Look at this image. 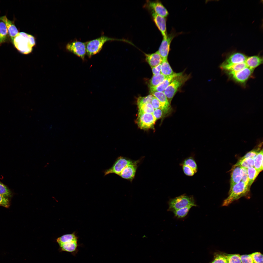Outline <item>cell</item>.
<instances>
[{
  "label": "cell",
  "instance_id": "ab89813d",
  "mask_svg": "<svg viewBox=\"0 0 263 263\" xmlns=\"http://www.w3.org/2000/svg\"><path fill=\"white\" fill-rule=\"evenodd\" d=\"M251 254L254 263H263V255L261 253L257 252Z\"/></svg>",
  "mask_w": 263,
  "mask_h": 263
},
{
  "label": "cell",
  "instance_id": "d6a6232c",
  "mask_svg": "<svg viewBox=\"0 0 263 263\" xmlns=\"http://www.w3.org/2000/svg\"><path fill=\"white\" fill-rule=\"evenodd\" d=\"M223 254L226 259L228 263H241L240 255L239 254Z\"/></svg>",
  "mask_w": 263,
  "mask_h": 263
},
{
  "label": "cell",
  "instance_id": "d4e9b609",
  "mask_svg": "<svg viewBox=\"0 0 263 263\" xmlns=\"http://www.w3.org/2000/svg\"><path fill=\"white\" fill-rule=\"evenodd\" d=\"M78 238L74 233L71 234L64 235L57 238L56 240L58 244L74 241H78Z\"/></svg>",
  "mask_w": 263,
  "mask_h": 263
},
{
  "label": "cell",
  "instance_id": "f35d334b",
  "mask_svg": "<svg viewBox=\"0 0 263 263\" xmlns=\"http://www.w3.org/2000/svg\"><path fill=\"white\" fill-rule=\"evenodd\" d=\"M0 195L9 198L11 196V193L9 189L0 182Z\"/></svg>",
  "mask_w": 263,
  "mask_h": 263
},
{
  "label": "cell",
  "instance_id": "ffe728a7",
  "mask_svg": "<svg viewBox=\"0 0 263 263\" xmlns=\"http://www.w3.org/2000/svg\"><path fill=\"white\" fill-rule=\"evenodd\" d=\"M245 62L247 67L254 70L262 64L263 57L259 55L247 57Z\"/></svg>",
  "mask_w": 263,
  "mask_h": 263
},
{
  "label": "cell",
  "instance_id": "5b68a950",
  "mask_svg": "<svg viewBox=\"0 0 263 263\" xmlns=\"http://www.w3.org/2000/svg\"><path fill=\"white\" fill-rule=\"evenodd\" d=\"M189 78V76L183 74L178 76L165 90L163 92L170 104L178 90Z\"/></svg>",
  "mask_w": 263,
  "mask_h": 263
},
{
  "label": "cell",
  "instance_id": "4316f807",
  "mask_svg": "<svg viewBox=\"0 0 263 263\" xmlns=\"http://www.w3.org/2000/svg\"><path fill=\"white\" fill-rule=\"evenodd\" d=\"M254 167L259 172L263 169V150H261L254 159Z\"/></svg>",
  "mask_w": 263,
  "mask_h": 263
},
{
  "label": "cell",
  "instance_id": "ac0fdd59",
  "mask_svg": "<svg viewBox=\"0 0 263 263\" xmlns=\"http://www.w3.org/2000/svg\"><path fill=\"white\" fill-rule=\"evenodd\" d=\"M242 175L241 167L238 166L234 165L231 172L230 188L241 181Z\"/></svg>",
  "mask_w": 263,
  "mask_h": 263
},
{
  "label": "cell",
  "instance_id": "d6986e66",
  "mask_svg": "<svg viewBox=\"0 0 263 263\" xmlns=\"http://www.w3.org/2000/svg\"><path fill=\"white\" fill-rule=\"evenodd\" d=\"M146 60L151 67L161 63L162 59L158 51L151 54H146Z\"/></svg>",
  "mask_w": 263,
  "mask_h": 263
},
{
  "label": "cell",
  "instance_id": "7c38bea8",
  "mask_svg": "<svg viewBox=\"0 0 263 263\" xmlns=\"http://www.w3.org/2000/svg\"><path fill=\"white\" fill-rule=\"evenodd\" d=\"M86 43L75 41L69 43L66 46L67 49L84 60L86 53Z\"/></svg>",
  "mask_w": 263,
  "mask_h": 263
},
{
  "label": "cell",
  "instance_id": "6da1fadb",
  "mask_svg": "<svg viewBox=\"0 0 263 263\" xmlns=\"http://www.w3.org/2000/svg\"><path fill=\"white\" fill-rule=\"evenodd\" d=\"M250 188L248 185L242 181L235 184L230 188L228 196L223 201L222 206H228L242 197L249 198Z\"/></svg>",
  "mask_w": 263,
  "mask_h": 263
},
{
  "label": "cell",
  "instance_id": "7402d4cb",
  "mask_svg": "<svg viewBox=\"0 0 263 263\" xmlns=\"http://www.w3.org/2000/svg\"><path fill=\"white\" fill-rule=\"evenodd\" d=\"M150 94L158 99L161 103L166 107L171 108L170 104L163 92H150Z\"/></svg>",
  "mask_w": 263,
  "mask_h": 263
},
{
  "label": "cell",
  "instance_id": "603a6c76",
  "mask_svg": "<svg viewBox=\"0 0 263 263\" xmlns=\"http://www.w3.org/2000/svg\"><path fill=\"white\" fill-rule=\"evenodd\" d=\"M161 74L166 77L174 73L169 64L167 59L162 60L161 63Z\"/></svg>",
  "mask_w": 263,
  "mask_h": 263
},
{
  "label": "cell",
  "instance_id": "74e56055",
  "mask_svg": "<svg viewBox=\"0 0 263 263\" xmlns=\"http://www.w3.org/2000/svg\"><path fill=\"white\" fill-rule=\"evenodd\" d=\"M261 150L259 148L252 150L247 152L239 160H242L246 158H250L254 159Z\"/></svg>",
  "mask_w": 263,
  "mask_h": 263
},
{
  "label": "cell",
  "instance_id": "f1b7e54d",
  "mask_svg": "<svg viewBox=\"0 0 263 263\" xmlns=\"http://www.w3.org/2000/svg\"><path fill=\"white\" fill-rule=\"evenodd\" d=\"M234 165L239 166L246 169L254 167V159L246 158L239 160Z\"/></svg>",
  "mask_w": 263,
  "mask_h": 263
},
{
  "label": "cell",
  "instance_id": "8fae6325",
  "mask_svg": "<svg viewBox=\"0 0 263 263\" xmlns=\"http://www.w3.org/2000/svg\"><path fill=\"white\" fill-rule=\"evenodd\" d=\"M141 159L133 160L127 165L121 172L119 176L122 178L132 182L134 179L138 164Z\"/></svg>",
  "mask_w": 263,
  "mask_h": 263
},
{
  "label": "cell",
  "instance_id": "2e32d148",
  "mask_svg": "<svg viewBox=\"0 0 263 263\" xmlns=\"http://www.w3.org/2000/svg\"><path fill=\"white\" fill-rule=\"evenodd\" d=\"M183 74L182 72L174 73L173 74L167 76L163 81L157 86L150 88V92H163L165 89L176 77Z\"/></svg>",
  "mask_w": 263,
  "mask_h": 263
},
{
  "label": "cell",
  "instance_id": "9a60e30c",
  "mask_svg": "<svg viewBox=\"0 0 263 263\" xmlns=\"http://www.w3.org/2000/svg\"><path fill=\"white\" fill-rule=\"evenodd\" d=\"M152 19L156 25L160 32L163 38L166 37L167 32L166 18L159 15L152 11H150Z\"/></svg>",
  "mask_w": 263,
  "mask_h": 263
},
{
  "label": "cell",
  "instance_id": "cb8c5ba5",
  "mask_svg": "<svg viewBox=\"0 0 263 263\" xmlns=\"http://www.w3.org/2000/svg\"><path fill=\"white\" fill-rule=\"evenodd\" d=\"M8 31L4 22L0 20V46L8 40Z\"/></svg>",
  "mask_w": 263,
  "mask_h": 263
},
{
  "label": "cell",
  "instance_id": "8d00e7d4",
  "mask_svg": "<svg viewBox=\"0 0 263 263\" xmlns=\"http://www.w3.org/2000/svg\"><path fill=\"white\" fill-rule=\"evenodd\" d=\"M153 97V96L151 94L144 97H139L137 101L138 106L146 103H151Z\"/></svg>",
  "mask_w": 263,
  "mask_h": 263
},
{
  "label": "cell",
  "instance_id": "f546056e",
  "mask_svg": "<svg viewBox=\"0 0 263 263\" xmlns=\"http://www.w3.org/2000/svg\"><path fill=\"white\" fill-rule=\"evenodd\" d=\"M193 206L190 205L178 210L174 211L173 212L175 216L178 218H182L185 217L188 214L190 208Z\"/></svg>",
  "mask_w": 263,
  "mask_h": 263
},
{
  "label": "cell",
  "instance_id": "8992f818",
  "mask_svg": "<svg viewBox=\"0 0 263 263\" xmlns=\"http://www.w3.org/2000/svg\"><path fill=\"white\" fill-rule=\"evenodd\" d=\"M254 69L246 67L237 72L227 71L229 78L235 82L243 85H245L248 80L252 76Z\"/></svg>",
  "mask_w": 263,
  "mask_h": 263
},
{
  "label": "cell",
  "instance_id": "60d3db41",
  "mask_svg": "<svg viewBox=\"0 0 263 263\" xmlns=\"http://www.w3.org/2000/svg\"><path fill=\"white\" fill-rule=\"evenodd\" d=\"M10 205L9 198L0 195V206L8 208Z\"/></svg>",
  "mask_w": 263,
  "mask_h": 263
},
{
  "label": "cell",
  "instance_id": "7a4b0ae2",
  "mask_svg": "<svg viewBox=\"0 0 263 263\" xmlns=\"http://www.w3.org/2000/svg\"><path fill=\"white\" fill-rule=\"evenodd\" d=\"M14 46L20 52L25 54L30 53L35 45L34 37L24 32H19L12 42Z\"/></svg>",
  "mask_w": 263,
  "mask_h": 263
},
{
  "label": "cell",
  "instance_id": "ba28073f",
  "mask_svg": "<svg viewBox=\"0 0 263 263\" xmlns=\"http://www.w3.org/2000/svg\"><path fill=\"white\" fill-rule=\"evenodd\" d=\"M156 121L152 114L138 113L136 122L140 129L147 130L154 129Z\"/></svg>",
  "mask_w": 263,
  "mask_h": 263
},
{
  "label": "cell",
  "instance_id": "44dd1931",
  "mask_svg": "<svg viewBox=\"0 0 263 263\" xmlns=\"http://www.w3.org/2000/svg\"><path fill=\"white\" fill-rule=\"evenodd\" d=\"M77 241H72L59 244L63 251L73 253L76 254L78 252V248L79 245Z\"/></svg>",
  "mask_w": 263,
  "mask_h": 263
},
{
  "label": "cell",
  "instance_id": "1f68e13d",
  "mask_svg": "<svg viewBox=\"0 0 263 263\" xmlns=\"http://www.w3.org/2000/svg\"><path fill=\"white\" fill-rule=\"evenodd\" d=\"M209 263H228L226 258L223 253L217 252L214 254L213 260Z\"/></svg>",
  "mask_w": 263,
  "mask_h": 263
},
{
  "label": "cell",
  "instance_id": "d590c367",
  "mask_svg": "<svg viewBox=\"0 0 263 263\" xmlns=\"http://www.w3.org/2000/svg\"><path fill=\"white\" fill-rule=\"evenodd\" d=\"M247 67L245 62L237 64L229 67L224 70L225 72H237Z\"/></svg>",
  "mask_w": 263,
  "mask_h": 263
},
{
  "label": "cell",
  "instance_id": "9c48e42d",
  "mask_svg": "<svg viewBox=\"0 0 263 263\" xmlns=\"http://www.w3.org/2000/svg\"><path fill=\"white\" fill-rule=\"evenodd\" d=\"M247 57L245 54L241 52H231L227 55L225 60L221 65L220 67L224 70L234 65L245 62Z\"/></svg>",
  "mask_w": 263,
  "mask_h": 263
},
{
  "label": "cell",
  "instance_id": "836d02e7",
  "mask_svg": "<svg viewBox=\"0 0 263 263\" xmlns=\"http://www.w3.org/2000/svg\"><path fill=\"white\" fill-rule=\"evenodd\" d=\"M170 112L161 109H154L152 114L157 121L165 117Z\"/></svg>",
  "mask_w": 263,
  "mask_h": 263
},
{
  "label": "cell",
  "instance_id": "7bdbcfd3",
  "mask_svg": "<svg viewBox=\"0 0 263 263\" xmlns=\"http://www.w3.org/2000/svg\"><path fill=\"white\" fill-rule=\"evenodd\" d=\"M242 175L241 181L248 185V181L247 169L242 167Z\"/></svg>",
  "mask_w": 263,
  "mask_h": 263
},
{
  "label": "cell",
  "instance_id": "484cf974",
  "mask_svg": "<svg viewBox=\"0 0 263 263\" xmlns=\"http://www.w3.org/2000/svg\"><path fill=\"white\" fill-rule=\"evenodd\" d=\"M166 77L161 73L158 75H153L149 81L150 88L157 86L161 83Z\"/></svg>",
  "mask_w": 263,
  "mask_h": 263
},
{
  "label": "cell",
  "instance_id": "52a82bcc",
  "mask_svg": "<svg viewBox=\"0 0 263 263\" xmlns=\"http://www.w3.org/2000/svg\"><path fill=\"white\" fill-rule=\"evenodd\" d=\"M181 33V32L176 33L175 30L174 28H172L170 33L168 34L166 37L163 38L158 51L162 60L167 59L172 40L175 37Z\"/></svg>",
  "mask_w": 263,
  "mask_h": 263
},
{
  "label": "cell",
  "instance_id": "277c9868",
  "mask_svg": "<svg viewBox=\"0 0 263 263\" xmlns=\"http://www.w3.org/2000/svg\"><path fill=\"white\" fill-rule=\"evenodd\" d=\"M114 40H123L103 36L96 39L86 42V50L87 55L89 57H90L93 55L99 53L106 42Z\"/></svg>",
  "mask_w": 263,
  "mask_h": 263
},
{
  "label": "cell",
  "instance_id": "30bf717a",
  "mask_svg": "<svg viewBox=\"0 0 263 263\" xmlns=\"http://www.w3.org/2000/svg\"><path fill=\"white\" fill-rule=\"evenodd\" d=\"M132 160H133L125 157H119L112 167L104 171V175L113 173L119 176L124 168Z\"/></svg>",
  "mask_w": 263,
  "mask_h": 263
},
{
  "label": "cell",
  "instance_id": "e0dca14e",
  "mask_svg": "<svg viewBox=\"0 0 263 263\" xmlns=\"http://www.w3.org/2000/svg\"><path fill=\"white\" fill-rule=\"evenodd\" d=\"M0 20L4 22L5 24L8 34L12 42L14 38L19 33L17 28L13 22L9 19L5 15L0 17Z\"/></svg>",
  "mask_w": 263,
  "mask_h": 263
},
{
  "label": "cell",
  "instance_id": "4fadbf2b",
  "mask_svg": "<svg viewBox=\"0 0 263 263\" xmlns=\"http://www.w3.org/2000/svg\"><path fill=\"white\" fill-rule=\"evenodd\" d=\"M144 6L150 11L161 16L166 18L169 15L167 9L160 1L147 0Z\"/></svg>",
  "mask_w": 263,
  "mask_h": 263
},
{
  "label": "cell",
  "instance_id": "3957f363",
  "mask_svg": "<svg viewBox=\"0 0 263 263\" xmlns=\"http://www.w3.org/2000/svg\"><path fill=\"white\" fill-rule=\"evenodd\" d=\"M168 204V210L172 212L190 205L197 206L193 197L185 194L170 199Z\"/></svg>",
  "mask_w": 263,
  "mask_h": 263
},
{
  "label": "cell",
  "instance_id": "83f0119b",
  "mask_svg": "<svg viewBox=\"0 0 263 263\" xmlns=\"http://www.w3.org/2000/svg\"><path fill=\"white\" fill-rule=\"evenodd\" d=\"M248 181V185L250 188L260 172L254 167L247 169Z\"/></svg>",
  "mask_w": 263,
  "mask_h": 263
},
{
  "label": "cell",
  "instance_id": "4dcf8cb0",
  "mask_svg": "<svg viewBox=\"0 0 263 263\" xmlns=\"http://www.w3.org/2000/svg\"><path fill=\"white\" fill-rule=\"evenodd\" d=\"M138 113L152 114L154 109L151 103H147L138 106Z\"/></svg>",
  "mask_w": 263,
  "mask_h": 263
},
{
  "label": "cell",
  "instance_id": "5bb4252c",
  "mask_svg": "<svg viewBox=\"0 0 263 263\" xmlns=\"http://www.w3.org/2000/svg\"><path fill=\"white\" fill-rule=\"evenodd\" d=\"M180 164L184 173L187 176H192L197 171V164L194 158L192 157L185 159Z\"/></svg>",
  "mask_w": 263,
  "mask_h": 263
},
{
  "label": "cell",
  "instance_id": "b9f144b4",
  "mask_svg": "<svg viewBox=\"0 0 263 263\" xmlns=\"http://www.w3.org/2000/svg\"><path fill=\"white\" fill-rule=\"evenodd\" d=\"M241 263H254L251 254L240 255Z\"/></svg>",
  "mask_w": 263,
  "mask_h": 263
},
{
  "label": "cell",
  "instance_id": "ee69618b",
  "mask_svg": "<svg viewBox=\"0 0 263 263\" xmlns=\"http://www.w3.org/2000/svg\"><path fill=\"white\" fill-rule=\"evenodd\" d=\"M161 64L156 66L151 67L153 75H158L161 73Z\"/></svg>",
  "mask_w": 263,
  "mask_h": 263
},
{
  "label": "cell",
  "instance_id": "e575fe53",
  "mask_svg": "<svg viewBox=\"0 0 263 263\" xmlns=\"http://www.w3.org/2000/svg\"><path fill=\"white\" fill-rule=\"evenodd\" d=\"M151 104L154 110L161 109L170 112L171 111V108H169L166 107L153 96L151 101Z\"/></svg>",
  "mask_w": 263,
  "mask_h": 263
}]
</instances>
